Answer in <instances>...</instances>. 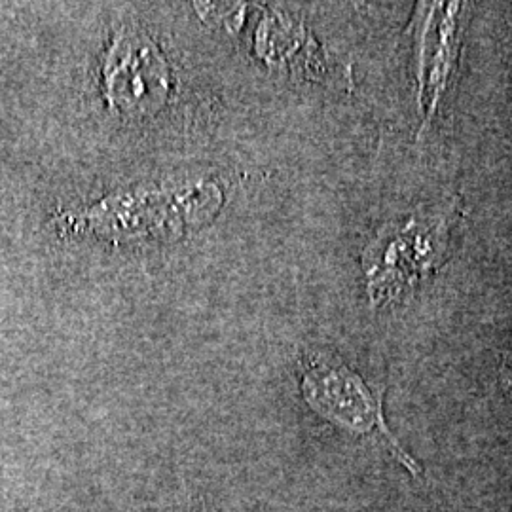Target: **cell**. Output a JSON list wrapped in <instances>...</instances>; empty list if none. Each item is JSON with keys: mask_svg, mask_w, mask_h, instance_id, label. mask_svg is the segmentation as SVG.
Instances as JSON below:
<instances>
[{"mask_svg": "<svg viewBox=\"0 0 512 512\" xmlns=\"http://www.w3.org/2000/svg\"><path fill=\"white\" fill-rule=\"evenodd\" d=\"M302 391L311 408L327 420L361 435H378L404 469L423 478V469L393 439L385 425L382 406L365 382L346 366L330 365L327 361H310L304 368Z\"/></svg>", "mask_w": 512, "mask_h": 512, "instance_id": "6da1fadb", "label": "cell"}, {"mask_svg": "<svg viewBox=\"0 0 512 512\" xmlns=\"http://www.w3.org/2000/svg\"><path fill=\"white\" fill-rule=\"evenodd\" d=\"M499 385L503 389V393L512 401V365L503 363L499 370Z\"/></svg>", "mask_w": 512, "mask_h": 512, "instance_id": "3957f363", "label": "cell"}, {"mask_svg": "<svg viewBox=\"0 0 512 512\" xmlns=\"http://www.w3.org/2000/svg\"><path fill=\"white\" fill-rule=\"evenodd\" d=\"M110 103L129 116H147L167 99L169 71L160 50L150 38L120 33L105 65Z\"/></svg>", "mask_w": 512, "mask_h": 512, "instance_id": "7a4b0ae2", "label": "cell"}]
</instances>
